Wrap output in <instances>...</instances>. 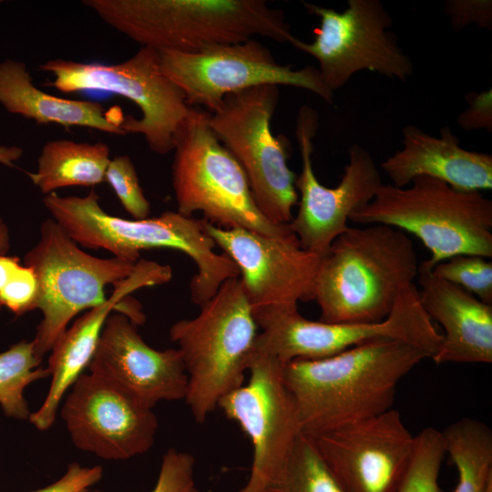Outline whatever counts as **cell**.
<instances>
[{
  "mask_svg": "<svg viewBox=\"0 0 492 492\" xmlns=\"http://www.w3.org/2000/svg\"><path fill=\"white\" fill-rule=\"evenodd\" d=\"M2 3V1H0V4Z\"/></svg>",
  "mask_w": 492,
  "mask_h": 492,
  "instance_id": "obj_40",
  "label": "cell"
},
{
  "mask_svg": "<svg viewBox=\"0 0 492 492\" xmlns=\"http://www.w3.org/2000/svg\"><path fill=\"white\" fill-rule=\"evenodd\" d=\"M417 277L421 305L444 330L434 362L491 364L492 304L436 277L423 262Z\"/></svg>",
  "mask_w": 492,
  "mask_h": 492,
  "instance_id": "obj_21",
  "label": "cell"
},
{
  "mask_svg": "<svg viewBox=\"0 0 492 492\" xmlns=\"http://www.w3.org/2000/svg\"><path fill=\"white\" fill-rule=\"evenodd\" d=\"M41 362L32 341H21L0 353V405L5 415L29 419L24 391L31 383L49 376L47 368L39 367Z\"/></svg>",
  "mask_w": 492,
  "mask_h": 492,
  "instance_id": "obj_26",
  "label": "cell"
},
{
  "mask_svg": "<svg viewBox=\"0 0 492 492\" xmlns=\"http://www.w3.org/2000/svg\"><path fill=\"white\" fill-rule=\"evenodd\" d=\"M426 358V352L405 341L378 339L284 364L302 434L313 436L390 410L399 382Z\"/></svg>",
  "mask_w": 492,
  "mask_h": 492,
  "instance_id": "obj_1",
  "label": "cell"
},
{
  "mask_svg": "<svg viewBox=\"0 0 492 492\" xmlns=\"http://www.w3.org/2000/svg\"><path fill=\"white\" fill-rule=\"evenodd\" d=\"M137 262L85 252L51 218L40 226L39 240L25 255L37 281L36 309L42 320L32 340L39 358L50 352L80 312L107 301L105 288L128 277Z\"/></svg>",
  "mask_w": 492,
  "mask_h": 492,
  "instance_id": "obj_10",
  "label": "cell"
},
{
  "mask_svg": "<svg viewBox=\"0 0 492 492\" xmlns=\"http://www.w3.org/2000/svg\"><path fill=\"white\" fill-rule=\"evenodd\" d=\"M171 268L152 261L138 260L133 272L114 284L107 301L87 311L60 336L48 359L50 387L40 407L29 416L38 430L49 429L56 421L65 394L88 367L95 354L103 326L113 310L124 313L126 297L143 287L168 282Z\"/></svg>",
  "mask_w": 492,
  "mask_h": 492,
  "instance_id": "obj_20",
  "label": "cell"
},
{
  "mask_svg": "<svg viewBox=\"0 0 492 492\" xmlns=\"http://www.w3.org/2000/svg\"><path fill=\"white\" fill-rule=\"evenodd\" d=\"M60 412L73 444L106 460L146 453L159 427L151 408L92 374L79 376Z\"/></svg>",
  "mask_w": 492,
  "mask_h": 492,
  "instance_id": "obj_17",
  "label": "cell"
},
{
  "mask_svg": "<svg viewBox=\"0 0 492 492\" xmlns=\"http://www.w3.org/2000/svg\"><path fill=\"white\" fill-rule=\"evenodd\" d=\"M436 277L451 282L480 301L492 304V261L477 255H456L436 263Z\"/></svg>",
  "mask_w": 492,
  "mask_h": 492,
  "instance_id": "obj_29",
  "label": "cell"
},
{
  "mask_svg": "<svg viewBox=\"0 0 492 492\" xmlns=\"http://www.w3.org/2000/svg\"><path fill=\"white\" fill-rule=\"evenodd\" d=\"M468 108L458 114L456 123L463 130L492 131V90L469 92L466 97Z\"/></svg>",
  "mask_w": 492,
  "mask_h": 492,
  "instance_id": "obj_35",
  "label": "cell"
},
{
  "mask_svg": "<svg viewBox=\"0 0 492 492\" xmlns=\"http://www.w3.org/2000/svg\"><path fill=\"white\" fill-rule=\"evenodd\" d=\"M283 364L253 349L249 381L223 396L218 408L234 421L252 447L246 492H263L302 434L298 408L283 379Z\"/></svg>",
  "mask_w": 492,
  "mask_h": 492,
  "instance_id": "obj_15",
  "label": "cell"
},
{
  "mask_svg": "<svg viewBox=\"0 0 492 492\" xmlns=\"http://www.w3.org/2000/svg\"><path fill=\"white\" fill-rule=\"evenodd\" d=\"M0 104L12 114L39 124L56 123L124 136L122 121L110 118L97 102L58 97L37 88L26 65L11 58L0 62Z\"/></svg>",
  "mask_w": 492,
  "mask_h": 492,
  "instance_id": "obj_23",
  "label": "cell"
},
{
  "mask_svg": "<svg viewBox=\"0 0 492 492\" xmlns=\"http://www.w3.org/2000/svg\"><path fill=\"white\" fill-rule=\"evenodd\" d=\"M418 269L416 251L405 232L382 224L349 226L321 257L314 294L319 321H384L414 283Z\"/></svg>",
  "mask_w": 492,
  "mask_h": 492,
  "instance_id": "obj_2",
  "label": "cell"
},
{
  "mask_svg": "<svg viewBox=\"0 0 492 492\" xmlns=\"http://www.w3.org/2000/svg\"><path fill=\"white\" fill-rule=\"evenodd\" d=\"M349 220L415 235L431 252L423 261L430 269L456 255L492 258V200L438 179L417 177L404 188L382 184Z\"/></svg>",
  "mask_w": 492,
  "mask_h": 492,
  "instance_id": "obj_5",
  "label": "cell"
},
{
  "mask_svg": "<svg viewBox=\"0 0 492 492\" xmlns=\"http://www.w3.org/2000/svg\"><path fill=\"white\" fill-rule=\"evenodd\" d=\"M310 437L346 492H396L415 446L394 407Z\"/></svg>",
  "mask_w": 492,
  "mask_h": 492,
  "instance_id": "obj_16",
  "label": "cell"
},
{
  "mask_svg": "<svg viewBox=\"0 0 492 492\" xmlns=\"http://www.w3.org/2000/svg\"><path fill=\"white\" fill-rule=\"evenodd\" d=\"M43 203L53 219L77 244L104 249L114 257L137 262L140 251L172 249L188 255L198 268L190 281V298L200 306L227 280L239 278L240 272L224 252L214 251L216 244L204 228V219L165 211L142 220H126L103 210L99 197L91 190L84 197L46 195Z\"/></svg>",
  "mask_w": 492,
  "mask_h": 492,
  "instance_id": "obj_3",
  "label": "cell"
},
{
  "mask_svg": "<svg viewBox=\"0 0 492 492\" xmlns=\"http://www.w3.org/2000/svg\"><path fill=\"white\" fill-rule=\"evenodd\" d=\"M10 248L8 228L0 217V255L6 254ZM0 306V310H1Z\"/></svg>",
  "mask_w": 492,
  "mask_h": 492,
  "instance_id": "obj_37",
  "label": "cell"
},
{
  "mask_svg": "<svg viewBox=\"0 0 492 492\" xmlns=\"http://www.w3.org/2000/svg\"><path fill=\"white\" fill-rule=\"evenodd\" d=\"M263 492H346L331 473L313 439L302 434L287 461Z\"/></svg>",
  "mask_w": 492,
  "mask_h": 492,
  "instance_id": "obj_27",
  "label": "cell"
},
{
  "mask_svg": "<svg viewBox=\"0 0 492 492\" xmlns=\"http://www.w3.org/2000/svg\"><path fill=\"white\" fill-rule=\"evenodd\" d=\"M261 333L254 349L283 364L297 359H320L378 339H398L426 352L432 358L442 333L423 309L413 283L398 298L390 315L373 323H329L303 317L298 305L271 306L253 312Z\"/></svg>",
  "mask_w": 492,
  "mask_h": 492,
  "instance_id": "obj_8",
  "label": "cell"
},
{
  "mask_svg": "<svg viewBox=\"0 0 492 492\" xmlns=\"http://www.w3.org/2000/svg\"><path fill=\"white\" fill-rule=\"evenodd\" d=\"M445 455L441 431L421 430L415 436L411 460L396 492H442L439 474Z\"/></svg>",
  "mask_w": 492,
  "mask_h": 492,
  "instance_id": "obj_28",
  "label": "cell"
},
{
  "mask_svg": "<svg viewBox=\"0 0 492 492\" xmlns=\"http://www.w3.org/2000/svg\"><path fill=\"white\" fill-rule=\"evenodd\" d=\"M204 228L238 267L252 310L314 300L321 257L303 249L294 232L268 236L242 228L222 229L206 220Z\"/></svg>",
  "mask_w": 492,
  "mask_h": 492,
  "instance_id": "obj_18",
  "label": "cell"
},
{
  "mask_svg": "<svg viewBox=\"0 0 492 492\" xmlns=\"http://www.w3.org/2000/svg\"><path fill=\"white\" fill-rule=\"evenodd\" d=\"M159 55L163 73L181 90L187 104L202 106L210 113L227 95L262 85L302 88L329 104L333 101L318 68L281 65L255 38L214 45L196 53L161 50Z\"/></svg>",
  "mask_w": 492,
  "mask_h": 492,
  "instance_id": "obj_13",
  "label": "cell"
},
{
  "mask_svg": "<svg viewBox=\"0 0 492 492\" xmlns=\"http://www.w3.org/2000/svg\"><path fill=\"white\" fill-rule=\"evenodd\" d=\"M240 492H245L242 488L240 490Z\"/></svg>",
  "mask_w": 492,
  "mask_h": 492,
  "instance_id": "obj_39",
  "label": "cell"
},
{
  "mask_svg": "<svg viewBox=\"0 0 492 492\" xmlns=\"http://www.w3.org/2000/svg\"><path fill=\"white\" fill-rule=\"evenodd\" d=\"M137 326L124 313L109 314L88 365L90 374L151 409L161 401H184L188 376L179 351L152 348Z\"/></svg>",
  "mask_w": 492,
  "mask_h": 492,
  "instance_id": "obj_19",
  "label": "cell"
},
{
  "mask_svg": "<svg viewBox=\"0 0 492 492\" xmlns=\"http://www.w3.org/2000/svg\"><path fill=\"white\" fill-rule=\"evenodd\" d=\"M102 476L103 468L100 466H83L78 463H72L56 481L26 492H88L89 487L98 483Z\"/></svg>",
  "mask_w": 492,
  "mask_h": 492,
  "instance_id": "obj_34",
  "label": "cell"
},
{
  "mask_svg": "<svg viewBox=\"0 0 492 492\" xmlns=\"http://www.w3.org/2000/svg\"><path fill=\"white\" fill-rule=\"evenodd\" d=\"M105 181L111 186L125 210L134 220L149 217V201L139 184L137 170L128 155H118L110 159L105 173Z\"/></svg>",
  "mask_w": 492,
  "mask_h": 492,
  "instance_id": "obj_30",
  "label": "cell"
},
{
  "mask_svg": "<svg viewBox=\"0 0 492 492\" xmlns=\"http://www.w3.org/2000/svg\"><path fill=\"white\" fill-rule=\"evenodd\" d=\"M106 24L158 51L196 53L261 36L291 43L282 11L263 0H85Z\"/></svg>",
  "mask_w": 492,
  "mask_h": 492,
  "instance_id": "obj_4",
  "label": "cell"
},
{
  "mask_svg": "<svg viewBox=\"0 0 492 492\" xmlns=\"http://www.w3.org/2000/svg\"><path fill=\"white\" fill-rule=\"evenodd\" d=\"M39 69L54 76L46 87L64 93L98 90L131 100L139 108L141 118L124 117L120 128L126 134L142 135L155 153L173 151L175 134L190 107L163 73L158 50L141 46L127 60L112 65L50 59Z\"/></svg>",
  "mask_w": 492,
  "mask_h": 492,
  "instance_id": "obj_11",
  "label": "cell"
},
{
  "mask_svg": "<svg viewBox=\"0 0 492 492\" xmlns=\"http://www.w3.org/2000/svg\"><path fill=\"white\" fill-rule=\"evenodd\" d=\"M209 113L190 108L174 138L172 188L178 212L203 213L222 229L242 228L268 236L293 232L290 223L275 224L259 210L246 174L211 130Z\"/></svg>",
  "mask_w": 492,
  "mask_h": 492,
  "instance_id": "obj_7",
  "label": "cell"
},
{
  "mask_svg": "<svg viewBox=\"0 0 492 492\" xmlns=\"http://www.w3.org/2000/svg\"><path fill=\"white\" fill-rule=\"evenodd\" d=\"M302 5L320 25L313 42L294 36L290 44L318 61L321 77L333 93L362 70L404 82L412 76L413 63L388 30L392 16L380 0H348L342 12Z\"/></svg>",
  "mask_w": 492,
  "mask_h": 492,
  "instance_id": "obj_12",
  "label": "cell"
},
{
  "mask_svg": "<svg viewBox=\"0 0 492 492\" xmlns=\"http://www.w3.org/2000/svg\"><path fill=\"white\" fill-rule=\"evenodd\" d=\"M484 492H492V480H490Z\"/></svg>",
  "mask_w": 492,
  "mask_h": 492,
  "instance_id": "obj_38",
  "label": "cell"
},
{
  "mask_svg": "<svg viewBox=\"0 0 492 492\" xmlns=\"http://www.w3.org/2000/svg\"><path fill=\"white\" fill-rule=\"evenodd\" d=\"M23 154L21 148L16 146H0V163L12 167Z\"/></svg>",
  "mask_w": 492,
  "mask_h": 492,
  "instance_id": "obj_36",
  "label": "cell"
},
{
  "mask_svg": "<svg viewBox=\"0 0 492 492\" xmlns=\"http://www.w3.org/2000/svg\"><path fill=\"white\" fill-rule=\"evenodd\" d=\"M279 88L262 85L227 95L209 113V125L243 169L261 212L275 224L292 221L298 203L295 174L288 167V141L275 137L272 118Z\"/></svg>",
  "mask_w": 492,
  "mask_h": 492,
  "instance_id": "obj_9",
  "label": "cell"
},
{
  "mask_svg": "<svg viewBox=\"0 0 492 492\" xmlns=\"http://www.w3.org/2000/svg\"><path fill=\"white\" fill-rule=\"evenodd\" d=\"M37 281L34 271L13 256L0 273V306L15 315L36 310Z\"/></svg>",
  "mask_w": 492,
  "mask_h": 492,
  "instance_id": "obj_31",
  "label": "cell"
},
{
  "mask_svg": "<svg viewBox=\"0 0 492 492\" xmlns=\"http://www.w3.org/2000/svg\"><path fill=\"white\" fill-rule=\"evenodd\" d=\"M446 454L457 471L454 492H484L492 480V431L482 421L464 417L441 430Z\"/></svg>",
  "mask_w": 492,
  "mask_h": 492,
  "instance_id": "obj_25",
  "label": "cell"
},
{
  "mask_svg": "<svg viewBox=\"0 0 492 492\" xmlns=\"http://www.w3.org/2000/svg\"><path fill=\"white\" fill-rule=\"evenodd\" d=\"M402 133L403 148L380 164L393 186L404 188L425 176L461 190L492 189V156L462 148L449 127H443L439 137L412 125Z\"/></svg>",
  "mask_w": 492,
  "mask_h": 492,
  "instance_id": "obj_22",
  "label": "cell"
},
{
  "mask_svg": "<svg viewBox=\"0 0 492 492\" xmlns=\"http://www.w3.org/2000/svg\"><path fill=\"white\" fill-rule=\"evenodd\" d=\"M444 13L456 31L470 25L487 30L492 28L491 0H448Z\"/></svg>",
  "mask_w": 492,
  "mask_h": 492,
  "instance_id": "obj_33",
  "label": "cell"
},
{
  "mask_svg": "<svg viewBox=\"0 0 492 492\" xmlns=\"http://www.w3.org/2000/svg\"><path fill=\"white\" fill-rule=\"evenodd\" d=\"M318 128V114L307 105L300 108L295 134L302 158V170L295 179L298 211L290 222L301 246L320 257L348 228L351 214L369 203L383 184L371 154L354 144L340 182L325 187L315 176L312 154Z\"/></svg>",
  "mask_w": 492,
  "mask_h": 492,
  "instance_id": "obj_14",
  "label": "cell"
},
{
  "mask_svg": "<svg viewBox=\"0 0 492 492\" xmlns=\"http://www.w3.org/2000/svg\"><path fill=\"white\" fill-rule=\"evenodd\" d=\"M109 161V148L104 142L56 139L43 146L36 170L27 175L46 196L62 188L102 183Z\"/></svg>",
  "mask_w": 492,
  "mask_h": 492,
  "instance_id": "obj_24",
  "label": "cell"
},
{
  "mask_svg": "<svg viewBox=\"0 0 492 492\" xmlns=\"http://www.w3.org/2000/svg\"><path fill=\"white\" fill-rule=\"evenodd\" d=\"M195 462L190 453L176 448L167 450L162 457L156 484L150 492H199L195 479Z\"/></svg>",
  "mask_w": 492,
  "mask_h": 492,
  "instance_id": "obj_32",
  "label": "cell"
},
{
  "mask_svg": "<svg viewBox=\"0 0 492 492\" xmlns=\"http://www.w3.org/2000/svg\"><path fill=\"white\" fill-rule=\"evenodd\" d=\"M191 319L169 328L188 376L184 398L193 419L203 424L219 402L244 384L257 324L240 278L225 281Z\"/></svg>",
  "mask_w": 492,
  "mask_h": 492,
  "instance_id": "obj_6",
  "label": "cell"
}]
</instances>
